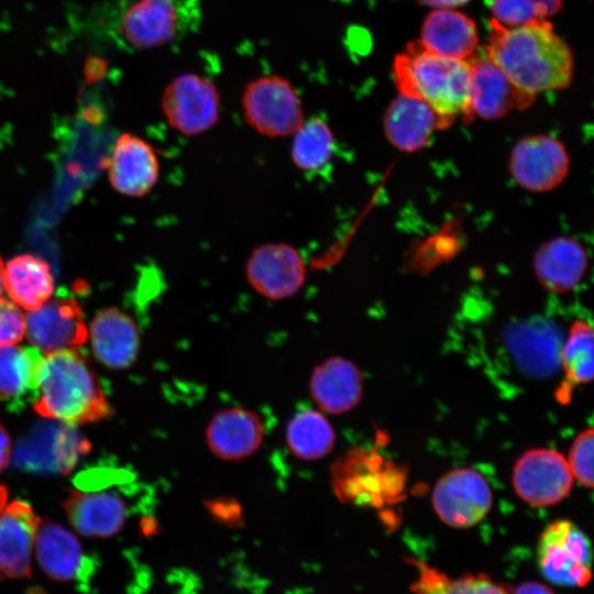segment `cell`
<instances>
[{
    "label": "cell",
    "mask_w": 594,
    "mask_h": 594,
    "mask_svg": "<svg viewBox=\"0 0 594 594\" xmlns=\"http://www.w3.org/2000/svg\"><path fill=\"white\" fill-rule=\"evenodd\" d=\"M33 407L42 417L70 426L96 422L111 415L89 360L75 348L44 355Z\"/></svg>",
    "instance_id": "cell-2"
},
{
    "label": "cell",
    "mask_w": 594,
    "mask_h": 594,
    "mask_svg": "<svg viewBox=\"0 0 594 594\" xmlns=\"http://www.w3.org/2000/svg\"><path fill=\"white\" fill-rule=\"evenodd\" d=\"M286 443L295 458L316 461L332 451L336 432L323 414L315 409H305L288 421Z\"/></svg>",
    "instance_id": "cell-27"
},
{
    "label": "cell",
    "mask_w": 594,
    "mask_h": 594,
    "mask_svg": "<svg viewBox=\"0 0 594 594\" xmlns=\"http://www.w3.org/2000/svg\"><path fill=\"white\" fill-rule=\"evenodd\" d=\"M241 105L246 124L266 138H290L305 121L297 90L278 75L250 81L243 90Z\"/></svg>",
    "instance_id": "cell-5"
},
{
    "label": "cell",
    "mask_w": 594,
    "mask_h": 594,
    "mask_svg": "<svg viewBox=\"0 0 594 594\" xmlns=\"http://www.w3.org/2000/svg\"><path fill=\"white\" fill-rule=\"evenodd\" d=\"M43 359L34 346H0V400L9 410L18 413L37 398Z\"/></svg>",
    "instance_id": "cell-25"
},
{
    "label": "cell",
    "mask_w": 594,
    "mask_h": 594,
    "mask_svg": "<svg viewBox=\"0 0 594 594\" xmlns=\"http://www.w3.org/2000/svg\"><path fill=\"white\" fill-rule=\"evenodd\" d=\"M419 42L439 56L468 61L479 47L475 22L465 13L450 8L435 9L425 18Z\"/></svg>",
    "instance_id": "cell-22"
},
{
    "label": "cell",
    "mask_w": 594,
    "mask_h": 594,
    "mask_svg": "<svg viewBox=\"0 0 594 594\" xmlns=\"http://www.w3.org/2000/svg\"><path fill=\"white\" fill-rule=\"evenodd\" d=\"M532 265L543 288L563 294L574 289L583 279L587 268V253L575 239L556 237L536 251Z\"/></svg>",
    "instance_id": "cell-23"
},
{
    "label": "cell",
    "mask_w": 594,
    "mask_h": 594,
    "mask_svg": "<svg viewBox=\"0 0 594 594\" xmlns=\"http://www.w3.org/2000/svg\"><path fill=\"white\" fill-rule=\"evenodd\" d=\"M3 268H4V265H3V262L0 257V296L3 292Z\"/></svg>",
    "instance_id": "cell-39"
},
{
    "label": "cell",
    "mask_w": 594,
    "mask_h": 594,
    "mask_svg": "<svg viewBox=\"0 0 594 594\" xmlns=\"http://www.w3.org/2000/svg\"><path fill=\"white\" fill-rule=\"evenodd\" d=\"M95 356L116 370L129 367L136 359L140 333L134 320L117 308L100 310L90 324Z\"/></svg>",
    "instance_id": "cell-24"
},
{
    "label": "cell",
    "mask_w": 594,
    "mask_h": 594,
    "mask_svg": "<svg viewBox=\"0 0 594 594\" xmlns=\"http://www.w3.org/2000/svg\"><path fill=\"white\" fill-rule=\"evenodd\" d=\"M437 516L453 528H470L490 512L493 494L485 477L471 468H458L443 474L432 491Z\"/></svg>",
    "instance_id": "cell-10"
},
{
    "label": "cell",
    "mask_w": 594,
    "mask_h": 594,
    "mask_svg": "<svg viewBox=\"0 0 594 594\" xmlns=\"http://www.w3.org/2000/svg\"><path fill=\"white\" fill-rule=\"evenodd\" d=\"M110 469H91L77 477L79 490L64 501V509L73 528L89 538H109L124 526L129 506L117 492L106 490Z\"/></svg>",
    "instance_id": "cell-4"
},
{
    "label": "cell",
    "mask_w": 594,
    "mask_h": 594,
    "mask_svg": "<svg viewBox=\"0 0 594 594\" xmlns=\"http://www.w3.org/2000/svg\"><path fill=\"white\" fill-rule=\"evenodd\" d=\"M41 519L31 505L13 501L0 512V576L31 575L32 554Z\"/></svg>",
    "instance_id": "cell-18"
},
{
    "label": "cell",
    "mask_w": 594,
    "mask_h": 594,
    "mask_svg": "<svg viewBox=\"0 0 594 594\" xmlns=\"http://www.w3.org/2000/svg\"><path fill=\"white\" fill-rule=\"evenodd\" d=\"M3 289L19 307L30 311L37 309L54 292L50 265L32 254L12 257L3 268Z\"/></svg>",
    "instance_id": "cell-26"
},
{
    "label": "cell",
    "mask_w": 594,
    "mask_h": 594,
    "mask_svg": "<svg viewBox=\"0 0 594 594\" xmlns=\"http://www.w3.org/2000/svg\"><path fill=\"white\" fill-rule=\"evenodd\" d=\"M25 334L32 346L44 354L84 344L88 331L79 304L55 297L25 317Z\"/></svg>",
    "instance_id": "cell-15"
},
{
    "label": "cell",
    "mask_w": 594,
    "mask_h": 594,
    "mask_svg": "<svg viewBox=\"0 0 594 594\" xmlns=\"http://www.w3.org/2000/svg\"><path fill=\"white\" fill-rule=\"evenodd\" d=\"M393 77L399 95L425 101L447 129L455 118H472L469 61L451 59L426 50L419 40L395 56Z\"/></svg>",
    "instance_id": "cell-3"
},
{
    "label": "cell",
    "mask_w": 594,
    "mask_h": 594,
    "mask_svg": "<svg viewBox=\"0 0 594 594\" xmlns=\"http://www.w3.org/2000/svg\"><path fill=\"white\" fill-rule=\"evenodd\" d=\"M11 455V440L4 429L0 424V472L8 465Z\"/></svg>",
    "instance_id": "cell-36"
},
{
    "label": "cell",
    "mask_w": 594,
    "mask_h": 594,
    "mask_svg": "<svg viewBox=\"0 0 594 594\" xmlns=\"http://www.w3.org/2000/svg\"><path fill=\"white\" fill-rule=\"evenodd\" d=\"M244 276L250 287L263 298L285 300L302 289L307 279V264L294 245L266 242L249 254Z\"/></svg>",
    "instance_id": "cell-9"
},
{
    "label": "cell",
    "mask_w": 594,
    "mask_h": 594,
    "mask_svg": "<svg viewBox=\"0 0 594 594\" xmlns=\"http://www.w3.org/2000/svg\"><path fill=\"white\" fill-rule=\"evenodd\" d=\"M263 437L261 418L241 407L219 410L206 429L209 450L224 461H240L251 457L261 447Z\"/></svg>",
    "instance_id": "cell-19"
},
{
    "label": "cell",
    "mask_w": 594,
    "mask_h": 594,
    "mask_svg": "<svg viewBox=\"0 0 594 594\" xmlns=\"http://www.w3.org/2000/svg\"><path fill=\"white\" fill-rule=\"evenodd\" d=\"M161 108L173 130L185 136H198L219 122L220 94L209 78L185 73L165 87Z\"/></svg>",
    "instance_id": "cell-8"
},
{
    "label": "cell",
    "mask_w": 594,
    "mask_h": 594,
    "mask_svg": "<svg viewBox=\"0 0 594 594\" xmlns=\"http://www.w3.org/2000/svg\"><path fill=\"white\" fill-rule=\"evenodd\" d=\"M593 429L587 428L574 439L568 464L573 477L586 487H593Z\"/></svg>",
    "instance_id": "cell-33"
},
{
    "label": "cell",
    "mask_w": 594,
    "mask_h": 594,
    "mask_svg": "<svg viewBox=\"0 0 594 594\" xmlns=\"http://www.w3.org/2000/svg\"><path fill=\"white\" fill-rule=\"evenodd\" d=\"M290 138V160L297 169L317 173L330 164L336 151V139L322 118L305 119Z\"/></svg>",
    "instance_id": "cell-29"
},
{
    "label": "cell",
    "mask_w": 594,
    "mask_h": 594,
    "mask_svg": "<svg viewBox=\"0 0 594 594\" xmlns=\"http://www.w3.org/2000/svg\"><path fill=\"white\" fill-rule=\"evenodd\" d=\"M426 6L433 7L436 9L460 7L469 2L470 0H419Z\"/></svg>",
    "instance_id": "cell-37"
},
{
    "label": "cell",
    "mask_w": 594,
    "mask_h": 594,
    "mask_svg": "<svg viewBox=\"0 0 594 594\" xmlns=\"http://www.w3.org/2000/svg\"><path fill=\"white\" fill-rule=\"evenodd\" d=\"M8 492L3 485H0V512L3 509L7 503Z\"/></svg>",
    "instance_id": "cell-38"
},
{
    "label": "cell",
    "mask_w": 594,
    "mask_h": 594,
    "mask_svg": "<svg viewBox=\"0 0 594 594\" xmlns=\"http://www.w3.org/2000/svg\"><path fill=\"white\" fill-rule=\"evenodd\" d=\"M493 20L505 28L547 20L562 9L561 0H491Z\"/></svg>",
    "instance_id": "cell-32"
},
{
    "label": "cell",
    "mask_w": 594,
    "mask_h": 594,
    "mask_svg": "<svg viewBox=\"0 0 594 594\" xmlns=\"http://www.w3.org/2000/svg\"><path fill=\"white\" fill-rule=\"evenodd\" d=\"M25 334V317L12 300L0 296V346L20 342Z\"/></svg>",
    "instance_id": "cell-34"
},
{
    "label": "cell",
    "mask_w": 594,
    "mask_h": 594,
    "mask_svg": "<svg viewBox=\"0 0 594 594\" xmlns=\"http://www.w3.org/2000/svg\"><path fill=\"white\" fill-rule=\"evenodd\" d=\"M188 0H138L123 13L120 31L136 50L172 42L188 26Z\"/></svg>",
    "instance_id": "cell-13"
},
{
    "label": "cell",
    "mask_w": 594,
    "mask_h": 594,
    "mask_svg": "<svg viewBox=\"0 0 594 594\" xmlns=\"http://www.w3.org/2000/svg\"><path fill=\"white\" fill-rule=\"evenodd\" d=\"M516 494L529 505L546 507L560 503L570 493L573 475L565 458L556 450L526 451L513 471Z\"/></svg>",
    "instance_id": "cell-12"
},
{
    "label": "cell",
    "mask_w": 594,
    "mask_h": 594,
    "mask_svg": "<svg viewBox=\"0 0 594 594\" xmlns=\"http://www.w3.org/2000/svg\"><path fill=\"white\" fill-rule=\"evenodd\" d=\"M312 400L328 414L340 415L356 407L363 395V376L351 361L333 356L315 367L309 381Z\"/></svg>",
    "instance_id": "cell-20"
},
{
    "label": "cell",
    "mask_w": 594,
    "mask_h": 594,
    "mask_svg": "<svg viewBox=\"0 0 594 594\" xmlns=\"http://www.w3.org/2000/svg\"><path fill=\"white\" fill-rule=\"evenodd\" d=\"M484 51L517 88L535 97L568 87L573 77L572 52L548 20L505 28L491 19Z\"/></svg>",
    "instance_id": "cell-1"
},
{
    "label": "cell",
    "mask_w": 594,
    "mask_h": 594,
    "mask_svg": "<svg viewBox=\"0 0 594 594\" xmlns=\"http://www.w3.org/2000/svg\"><path fill=\"white\" fill-rule=\"evenodd\" d=\"M508 594H556V593L542 583L528 581V582L518 584L516 587L509 586Z\"/></svg>",
    "instance_id": "cell-35"
},
{
    "label": "cell",
    "mask_w": 594,
    "mask_h": 594,
    "mask_svg": "<svg viewBox=\"0 0 594 594\" xmlns=\"http://www.w3.org/2000/svg\"><path fill=\"white\" fill-rule=\"evenodd\" d=\"M383 128L387 141L402 152L413 153L429 144L442 130L438 114L425 101L398 95L387 107Z\"/></svg>",
    "instance_id": "cell-21"
},
{
    "label": "cell",
    "mask_w": 594,
    "mask_h": 594,
    "mask_svg": "<svg viewBox=\"0 0 594 594\" xmlns=\"http://www.w3.org/2000/svg\"><path fill=\"white\" fill-rule=\"evenodd\" d=\"M469 61V103L472 118L499 119L513 109H525L535 99L517 88L484 52Z\"/></svg>",
    "instance_id": "cell-14"
},
{
    "label": "cell",
    "mask_w": 594,
    "mask_h": 594,
    "mask_svg": "<svg viewBox=\"0 0 594 594\" xmlns=\"http://www.w3.org/2000/svg\"><path fill=\"white\" fill-rule=\"evenodd\" d=\"M538 564L550 582L584 587L592 579V548L586 535L572 521L559 519L540 535Z\"/></svg>",
    "instance_id": "cell-7"
},
{
    "label": "cell",
    "mask_w": 594,
    "mask_h": 594,
    "mask_svg": "<svg viewBox=\"0 0 594 594\" xmlns=\"http://www.w3.org/2000/svg\"><path fill=\"white\" fill-rule=\"evenodd\" d=\"M109 180L120 194L143 197L157 184L160 162L153 146L138 135L121 134L108 165Z\"/></svg>",
    "instance_id": "cell-17"
},
{
    "label": "cell",
    "mask_w": 594,
    "mask_h": 594,
    "mask_svg": "<svg viewBox=\"0 0 594 594\" xmlns=\"http://www.w3.org/2000/svg\"><path fill=\"white\" fill-rule=\"evenodd\" d=\"M408 562L418 572L410 585L414 594H508L507 584L497 583L484 573L451 578L421 561L408 559Z\"/></svg>",
    "instance_id": "cell-30"
},
{
    "label": "cell",
    "mask_w": 594,
    "mask_h": 594,
    "mask_svg": "<svg viewBox=\"0 0 594 594\" xmlns=\"http://www.w3.org/2000/svg\"><path fill=\"white\" fill-rule=\"evenodd\" d=\"M515 183L530 193H548L566 178L570 157L563 143L548 134L520 139L512 150L508 163Z\"/></svg>",
    "instance_id": "cell-11"
},
{
    "label": "cell",
    "mask_w": 594,
    "mask_h": 594,
    "mask_svg": "<svg viewBox=\"0 0 594 594\" xmlns=\"http://www.w3.org/2000/svg\"><path fill=\"white\" fill-rule=\"evenodd\" d=\"M509 343L518 363L531 373L549 372L560 363V339L544 323L517 327Z\"/></svg>",
    "instance_id": "cell-28"
},
{
    "label": "cell",
    "mask_w": 594,
    "mask_h": 594,
    "mask_svg": "<svg viewBox=\"0 0 594 594\" xmlns=\"http://www.w3.org/2000/svg\"><path fill=\"white\" fill-rule=\"evenodd\" d=\"M90 448L75 426L47 420L35 424L19 440L13 458L15 465L25 472L66 475Z\"/></svg>",
    "instance_id": "cell-6"
},
{
    "label": "cell",
    "mask_w": 594,
    "mask_h": 594,
    "mask_svg": "<svg viewBox=\"0 0 594 594\" xmlns=\"http://www.w3.org/2000/svg\"><path fill=\"white\" fill-rule=\"evenodd\" d=\"M34 553L45 574L58 582L87 584L94 572V561L77 537L52 520H41Z\"/></svg>",
    "instance_id": "cell-16"
},
{
    "label": "cell",
    "mask_w": 594,
    "mask_h": 594,
    "mask_svg": "<svg viewBox=\"0 0 594 594\" xmlns=\"http://www.w3.org/2000/svg\"><path fill=\"white\" fill-rule=\"evenodd\" d=\"M560 364L565 381L559 387V402L568 403L574 385L588 383L593 378V329L581 320L572 323L568 339L560 350Z\"/></svg>",
    "instance_id": "cell-31"
}]
</instances>
